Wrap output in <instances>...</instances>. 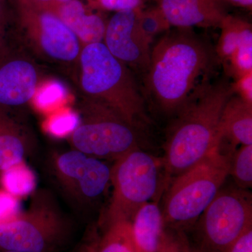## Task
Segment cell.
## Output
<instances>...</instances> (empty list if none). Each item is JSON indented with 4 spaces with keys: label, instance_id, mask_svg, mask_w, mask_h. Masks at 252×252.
Listing matches in <instances>:
<instances>
[{
    "label": "cell",
    "instance_id": "cell-11",
    "mask_svg": "<svg viewBox=\"0 0 252 252\" xmlns=\"http://www.w3.org/2000/svg\"><path fill=\"white\" fill-rule=\"evenodd\" d=\"M39 79L35 63L10 50L0 57V107L10 110L28 103L35 96Z\"/></svg>",
    "mask_w": 252,
    "mask_h": 252
},
{
    "label": "cell",
    "instance_id": "cell-30",
    "mask_svg": "<svg viewBox=\"0 0 252 252\" xmlns=\"http://www.w3.org/2000/svg\"><path fill=\"white\" fill-rule=\"evenodd\" d=\"M225 252H252V227L240 235Z\"/></svg>",
    "mask_w": 252,
    "mask_h": 252
},
{
    "label": "cell",
    "instance_id": "cell-20",
    "mask_svg": "<svg viewBox=\"0 0 252 252\" xmlns=\"http://www.w3.org/2000/svg\"><path fill=\"white\" fill-rule=\"evenodd\" d=\"M1 172V183L5 190L14 196H23L34 188V176L23 162Z\"/></svg>",
    "mask_w": 252,
    "mask_h": 252
},
{
    "label": "cell",
    "instance_id": "cell-24",
    "mask_svg": "<svg viewBox=\"0 0 252 252\" xmlns=\"http://www.w3.org/2000/svg\"><path fill=\"white\" fill-rule=\"evenodd\" d=\"M89 157L76 149L61 154L58 158L56 165L62 180L69 185H75L81 177Z\"/></svg>",
    "mask_w": 252,
    "mask_h": 252
},
{
    "label": "cell",
    "instance_id": "cell-29",
    "mask_svg": "<svg viewBox=\"0 0 252 252\" xmlns=\"http://www.w3.org/2000/svg\"><path fill=\"white\" fill-rule=\"evenodd\" d=\"M20 4L26 5L29 7L46 10L54 12L61 5L65 4L71 0H14Z\"/></svg>",
    "mask_w": 252,
    "mask_h": 252
},
{
    "label": "cell",
    "instance_id": "cell-12",
    "mask_svg": "<svg viewBox=\"0 0 252 252\" xmlns=\"http://www.w3.org/2000/svg\"><path fill=\"white\" fill-rule=\"evenodd\" d=\"M171 27L220 28L226 17L223 0H154Z\"/></svg>",
    "mask_w": 252,
    "mask_h": 252
},
{
    "label": "cell",
    "instance_id": "cell-13",
    "mask_svg": "<svg viewBox=\"0 0 252 252\" xmlns=\"http://www.w3.org/2000/svg\"><path fill=\"white\" fill-rule=\"evenodd\" d=\"M77 36L82 46L103 42L107 21L81 0H71L54 12Z\"/></svg>",
    "mask_w": 252,
    "mask_h": 252
},
{
    "label": "cell",
    "instance_id": "cell-26",
    "mask_svg": "<svg viewBox=\"0 0 252 252\" xmlns=\"http://www.w3.org/2000/svg\"><path fill=\"white\" fill-rule=\"evenodd\" d=\"M6 1L0 0V57L10 51L6 39L7 30L9 23L14 18V10H10Z\"/></svg>",
    "mask_w": 252,
    "mask_h": 252
},
{
    "label": "cell",
    "instance_id": "cell-8",
    "mask_svg": "<svg viewBox=\"0 0 252 252\" xmlns=\"http://www.w3.org/2000/svg\"><path fill=\"white\" fill-rule=\"evenodd\" d=\"M14 22L28 46L51 62L79 61L82 44L54 13L29 7L14 1Z\"/></svg>",
    "mask_w": 252,
    "mask_h": 252
},
{
    "label": "cell",
    "instance_id": "cell-21",
    "mask_svg": "<svg viewBox=\"0 0 252 252\" xmlns=\"http://www.w3.org/2000/svg\"><path fill=\"white\" fill-rule=\"evenodd\" d=\"M229 174L233 176L239 189L252 186V145H242L230 158Z\"/></svg>",
    "mask_w": 252,
    "mask_h": 252
},
{
    "label": "cell",
    "instance_id": "cell-2",
    "mask_svg": "<svg viewBox=\"0 0 252 252\" xmlns=\"http://www.w3.org/2000/svg\"><path fill=\"white\" fill-rule=\"evenodd\" d=\"M234 94L228 78H220L199 89L175 114L162 158L166 175H181L220 147V114Z\"/></svg>",
    "mask_w": 252,
    "mask_h": 252
},
{
    "label": "cell",
    "instance_id": "cell-22",
    "mask_svg": "<svg viewBox=\"0 0 252 252\" xmlns=\"http://www.w3.org/2000/svg\"><path fill=\"white\" fill-rule=\"evenodd\" d=\"M228 77L236 80L252 73V33L244 38L224 67Z\"/></svg>",
    "mask_w": 252,
    "mask_h": 252
},
{
    "label": "cell",
    "instance_id": "cell-3",
    "mask_svg": "<svg viewBox=\"0 0 252 252\" xmlns=\"http://www.w3.org/2000/svg\"><path fill=\"white\" fill-rule=\"evenodd\" d=\"M79 63L86 99L104 106L138 130L148 125L143 91L130 68L103 42L83 46Z\"/></svg>",
    "mask_w": 252,
    "mask_h": 252
},
{
    "label": "cell",
    "instance_id": "cell-18",
    "mask_svg": "<svg viewBox=\"0 0 252 252\" xmlns=\"http://www.w3.org/2000/svg\"><path fill=\"white\" fill-rule=\"evenodd\" d=\"M220 28V37L215 51L224 68L244 38L252 33V27L251 23L243 18L228 14Z\"/></svg>",
    "mask_w": 252,
    "mask_h": 252
},
{
    "label": "cell",
    "instance_id": "cell-1",
    "mask_svg": "<svg viewBox=\"0 0 252 252\" xmlns=\"http://www.w3.org/2000/svg\"><path fill=\"white\" fill-rule=\"evenodd\" d=\"M220 64L211 42L193 28L170 29L152 48L143 77L144 97L164 114L175 115L211 81Z\"/></svg>",
    "mask_w": 252,
    "mask_h": 252
},
{
    "label": "cell",
    "instance_id": "cell-17",
    "mask_svg": "<svg viewBox=\"0 0 252 252\" xmlns=\"http://www.w3.org/2000/svg\"><path fill=\"white\" fill-rule=\"evenodd\" d=\"M111 168L100 159L89 157L74 187L81 198L94 200L101 196L110 182Z\"/></svg>",
    "mask_w": 252,
    "mask_h": 252
},
{
    "label": "cell",
    "instance_id": "cell-6",
    "mask_svg": "<svg viewBox=\"0 0 252 252\" xmlns=\"http://www.w3.org/2000/svg\"><path fill=\"white\" fill-rule=\"evenodd\" d=\"M76 150L100 160H116L140 147L138 129L104 106L86 99L81 122L71 134Z\"/></svg>",
    "mask_w": 252,
    "mask_h": 252
},
{
    "label": "cell",
    "instance_id": "cell-16",
    "mask_svg": "<svg viewBox=\"0 0 252 252\" xmlns=\"http://www.w3.org/2000/svg\"><path fill=\"white\" fill-rule=\"evenodd\" d=\"M131 224L136 252L159 251L165 235V225L157 202H149L141 207Z\"/></svg>",
    "mask_w": 252,
    "mask_h": 252
},
{
    "label": "cell",
    "instance_id": "cell-19",
    "mask_svg": "<svg viewBox=\"0 0 252 252\" xmlns=\"http://www.w3.org/2000/svg\"><path fill=\"white\" fill-rule=\"evenodd\" d=\"M98 252H136L131 221L121 220L108 225Z\"/></svg>",
    "mask_w": 252,
    "mask_h": 252
},
{
    "label": "cell",
    "instance_id": "cell-23",
    "mask_svg": "<svg viewBox=\"0 0 252 252\" xmlns=\"http://www.w3.org/2000/svg\"><path fill=\"white\" fill-rule=\"evenodd\" d=\"M138 22L142 32L152 43L156 36L171 29V26L157 5L141 8L139 10Z\"/></svg>",
    "mask_w": 252,
    "mask_h": 252
},
{
    "label": "cell",
    "instance_id": "cell-25",
    "mask_svg": "<svg viewBox=\"0 0 252 252\" xmlns=\"http://www.w3.org/2000/svg\"><path fill=\"white\" fill-rule=\"evenodd\" d=\"M88 6L99 11H119L144 7L147 0H86Z\"/></svg>",
    "mask_w": 252,
    "mask_h": 252
},
{
    "label": "cell",
    "instance_id": "cell-5",
    "mask_svg": "<svg viewBox=\"0 0 252 252\" xmlns=\"http://www.w3.org/2000/svg\"><path fill=\"white\" fill-rule=\"evenodd\" d=\"M114 162L111 168L112 195L104 219L107 226L121 220L132 221L139 209L157 196L166 180V174H162L163 158L140 148Z\"/></svg>",
    "mask_w": 252,
    "mask_h": 252
},
{
    "label": "cell",
    "instance_id": "cell-28",
    "mask_svg": "<svg viewBox=\"0 0 252 252\" xmlns=\"http://www.w3.org/2000/svg\"><path fill=\"white\" fill-rule=\"evenodd\" d=\"M235 94L252 104V73L239 78L232 83Z\"/></svg>",
    "mask_w": 252,
    "mask_h": 252
},
{
    "label": "cell",
    "instance_id": "cell-33",
    "mask_svg": "<svg viewBox=\"0 0 252 252\" xmlns=\"http://www.w3.org/2000/svg\"><path fill=\"white\" fill-rule=\"evenodd\" d=\"M0 252H18L7 251V250H0Z\"/></svg>",
    "mask_w": 252,
    "mask_h": 252
},
{
    "label": "cell",
    "instance_id": "cell-10",
    "mask_svg": "<svg viewBox=\"0 0 252 252\" xmlns=\"http://www.w3.org/2000/svg\"><path fill=\"white\" fill-rule=\"evenodd\" d=\"M139 9L119 11L107 22L104 44L109 52L126 65L142 73L150 64L152 43L142 32L138 22Z\"/></svg>",
    "mask_w": 252,
    "mask_h": 252
},
{
    "label": "cell",
    "instance_id": "cell-31",
    "mask_svg": "<svg viewBox=\"0 0 252 252\" xmlns=\"http://www.w3.org/2000/svg\"><path fill=\"white\" fill-rule=\"evenodd\" d=\"M158 252H190L182 241L171 235H164L161 246Z\"/></svg>",
    "mask_w": 252,
    "mask_h": 252
},
{
    "label": "cell",
    "instance_id": "cell-15",
    "mask_svg": "<svg viewBox=\"0 0 252 252\" xmlns=\"http://www.w3.org/2000/svg\"><path fill=\"white\" fill-rule=\"evenodd\" d=\"M29 149V136L24 127L9 109L0 107V171L22 163Z\"/></svg>",
    "mask_w": 252,
    "mask_h": 252
},
{
    "label": "cell",
    "instance_id": "cell-32",
    "mask_svg": "<svg viewBox=\"0 0 252 252\" xmlns=\"http://www.w3.org/2000/svg\"><path fill=\"white\" fill-rule=\"evenodd\" d=\"M225 4L252 10V0H223Z\"/></svg>",
    "mask_w": 252,
    "mask_h": 252
},
{
    "label": "cell",
    "instance_id": "cell-14",
    "mask_svg": "<svg viewBox=\"0 0 252 252\" xmlns=\"http://www.w3.org/2000/svg\"><path fill=\"white\" fill-rule=\"evenodd\" d=\"M218 134L220 144L227 139L235 144L252 145V104L233 94L220 114Z\"/></svg>",
    "mask_w": 252,
    "mask_h": 252
},
{
    "label": "cell",
    "instance_id": "cell-9",
    "mask_svg": "<svg viewBox=\"0 0 252 252\" xmlns=\"http://www.w3.org/2000/svg\"><path fill=\"white\" fill-rule=\"evenodd\" d=\"M199 219L204 248L225 252L252 227L251 193L241 189L220 190Z\"/></svg>",
    "mask_w": 252,
    "mask_h": 252
},
{
    "label": "cell",
    "instance_id": "cell-4",
    "mask_svg": "<svg viewBox=\"0 0 252 252\" xmlns=\"http://www.w3.org/2000/svg\"><path fill=\"white\" fill-rule=\"evenodd\" d=\"M230 158L215 149L177 176L167 190L162 211L164 225L182 227L198 220L229 175Z\"/></svg>",
    "mask_w": 252,
    "mask_h": 252
},
{
    "label": "cell",
    "instance_id": "cell-7",
    "mask_svg": "<svg viewBox=\"0 0 252 252\" xmlns=\"http://www.w3.org/2000/svg\"><path fill=\"white\" fill-rule=\"evenodd\" d=\"M63 217L52 202L36 195L28 210L0 223V250L51 252L65 233Z\"/></svg>",
    "mask_w": 252,
    "mask_h": 252
},
{
    "label": "cell",
    "instance_id": "cell-27",
    "mask_svg": "<svg viewBox=\"0 0 252 252\" xmlns=\"http://www.w3.org/2000/svg\"><path fill=\"white\" fill-rule=\"evenodd\" d=\"M18 212V203L16 196L6 190L0 191V223L11 220Z\"/></svg>",
    "mask_w": 252,
    "mask_h": 252
}]
</instances>
